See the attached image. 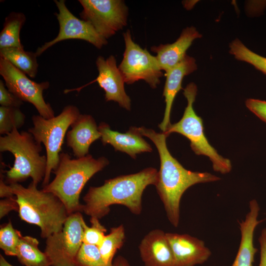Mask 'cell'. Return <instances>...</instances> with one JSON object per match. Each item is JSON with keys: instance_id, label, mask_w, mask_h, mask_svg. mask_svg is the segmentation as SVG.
<instances>
[{"instance_id": "1", "label": "cell", "mask_w": 266, "mask_h": 266, "mask_svg": "<svg viewBox=\"0 0 266 266\" xmlns=\"http://www.w3.org/2000/svg\"><path fill=\"white\" fill-rule=\"evenodd\" d=\"M135 129L141 135L149 138L158 150L160 168L155 186L169 221L177 227L180 200L186 190L196 184L217 181L220 178L209 172L192 171L184 168L169 152L166 143L167 136L165 133H158L144 127Z\"/></svg>"}, {"instance_id": "2", "label": "cell", "mask_w": 266, "mask_h": 266, "mask_svg": "<svg viewBox=\"0 0 266 266\" xmlns=\"http://www.w3.org/2000/svg\"><path fill=\"white\" fill-rule=\"evenodd\" d=\"M158 171L153 167L104 181L99 187H90L83 197L82 212L99 219L107 215L110 206L120 204L136 215L142 211V195L150 185H155Z\"/></svg>"}, {"instance_id": "3", "label": "cell", "mask_w": 266, "mask_h": 266, "mask_svg": "<svg viewBox=\"0 0 266 266\" xmlns=\"http://www.w3.org/2000/svg\"><path fill=\"white\" fill-rule=\"evenodd\" d=\"M109 163L104 157L96 159L91 155L71 159L64 152L60 154V161L53 171V180L42 190L52 193L64 203L68 214L82 212V204L79 198L82 189L89 180L96 173L103 169Z\"/></svg>"}, {"instance_id": "4", "label": "cell", "mask_w": 266, "mask_h": 266, "mask_svg": "<svg viewBox=\"0 0 266 266\" xmlns=\"http://www.w3.org/2000/svg\"><path fill=\"white\" fill-rule=\"evenodd\" d=\"M18 204L20 218L37 226L40 236L47 238L63 229L69 214L62 201L52 193L38 190L31 182L27 187L10 184Z\"/></svg>"}, {"instance_id": "5", "label": "cell", "mask_w": 266, "mask_h": 266, "mask_svg": "<svg viewBox=\"0 0 266 266\" xmlns=\"http://www.w3.org/2000/svg\"><path fill=\"white\" fill-rule=\"evenodd\" d=\"M38 144L29 132H19L14 128L10 133L0 137V151H8L14 157L13 166L6 171L5 182L9 185L23 182L31 177L38 185L45 176L47 158L40 154Z\"/></svg>"}, {"instance_id": "6", "label": "cell", "mask_w": 266, "mask_h": 266, "mask_svg": "<svg viewBox=\"0 0 266 266\" xmlns=\"http://www.w3.org/2000/svg\"><path fill=\"white\" fill-rule=\"evenodd\" d=\"M197 94L196 85L191 82L183 89V95L187 100L183 116L177 123L171 124L165 133L167 136L173 133H180L187 137L191 142L192 150L198 155H204L212 163L213 169L222 174L229 173L232 164L228 159L219 155L206 138L202 119L196 113L193 103Z\"/></svg>"}, {"instance_id": "7", "label": "cell", "mask_w": 266, "mask_h": 266, "mask_svg": "<svg viewBox=\"0 0 266 266\" xmlns=\"http://www.w3.org/2000/svg\"><path fill=\"white\" fill-rule=\"evenodd\" d=\"M80 114L76 106L67 105L58 115L50 119L39 115L33 116V126L29 129L28 132L38 144H43L46 149L47 166L42 187L49 183L51 173L59 165L60 154L67 129Z\"/></svg>"}, {"instance_id": "8", "label": "cell", "mask_w": 266, "mask_h": 266, "mask_svg": "<svg viewBox=\"0 0 266 266\" xmlns=\"http://www.w3.org/2000/svg\"><path fill=\"white\" fill-rule=\"evenodd\" d=\"M85 222L81 212L69 214L63 229L46 238L44 253L51 266H75V259L83 243Z\"/></svg>"}, {"instance_id": "9", "label": "cell", "mask_w": 266, "mask_h": 266, "mask_svg": "<svg viewBox=\"0 0 266 266\" xmlns=\"http://www.w3.org/2000/svg\"><path fill=\"white\" fill-rule=\"evenodd\" d=\"M123 37L125 48L118 67L125 83L132 84L143 80L152 89L156 88L164 74L156 56L135 43L130 30L123 33Z\"/></svg>"}, {"instance_id": "10", "label": "cell", "mask_w": 266, "mask_h": 266, "mask_svg": "<svg viewBox=\"0 0 266 266\" xmlns=\"http://www.w3.org/2000/svg\"><path fill=\"white\" fill-rule=\"evenodd\" d=\"M83 7L79 15L107 39L127 25L128 8L121 0H79Z\"/></svg>"}, {"instance_id": "11", "label": "cell", "mask_w": 266, "mask_h": 266, "mask_svg": "<svg viewBox=\"0 0 266 266\" xmlns=\"http://www.w3.org/2000/svg\"><path fill=\"white\" fill-rule=\"evenodd\" d=\"M0 74L7 89L23 101L32 104L39 115L46 119L55 116L54 111L43 96L44 90L49 86L48 81L35 82L6 60L0 57Z\"/></svg>"}, {"instance_id": "12", "label": "cell", "mask_w": 266, "mask_h": 266, "mask_svg": "<svg viewBox=\"0 0 266 266\" xmlns=\"http://www.w3.org/2000/svg\"><path fill=\"white\" fill-rule=\"evenodd\" d=\"M59 10L55 15L59 22L58 35L53 40L39 47L35 52L37 57L54 44L67 39H81L101 49L107 40L100 35L89 23L75 17L67 8L65 0H54Z\"/></svg>"}, {"instance_id": "13", "label": "cell", "mask_w": 266, "mask_h": 266, "mask_svg": "<svg viewBox=\"0 0 266 266\" xmlns=\"http://www.w3.org/2000/svg\"><path fill=\"white\" fill-rule=\"evenodd\" d=\"M96 64L99 71L96 79L78 88L66 89L64 93L74 91L79 92L86 86L97 82L100 87L103 89L106 101L117 102L121 107L130 110L131 99L125 92V82L119 67L117 66L115 57L111 55L104 59L102 56H100L97 58Z\"/></svg>"}, {"instance_id": "14", "label": "cell", "mask_w": 266, "mask_h": 266, "mask_svg": "<svg viewBox=\"0 0 266 266\" xmlns=\"http://www.w3.org/2000/svg\"><path fill=\"white\" fill-rule=\"evenodd\" d=\"M175 266H195L205 262L211 252L204 242L187 234L166 233Z\"/></svg>"}, {"instance_id": "15", "label": "cell", "mask_w": 266, "mask_h": 266, "mask_svg": "<svg viewBox=\"0 0 266 266\" xmlns=\"http://www.w3.org/2000/svg\"><path fill=\"white\" fill-rule=\"evenodd\" d=\"M140 256L145 266H175L173 254L166 233L154 230L142 239Z\"/></svg>"}, {"instance_id": "16", "label": "cell", "mask_w": 266, "mask_h": 266, "mask_svg": "<svg viewBox=\"0 0 266 266\" xmlns=\"http://www.w3.org/2000/svg\"><path fill=\"white\" fill-rule=\"evenodd\" d=\"M98 129L104 145L109 144L116 151L126 153L133 158L135 159L137 154L152 151L151 146L134 127H131L125 133H121L112 130L109 125L101 122L98 126Z\"/></svg>"}, {"instance_id": "17", "label": "cell", "mask_w": 266, "mask_h": 266, "mask_svg": "<svg viewBox=\"0 0 266 266\" xmlns=\"http://www.w3.org/2000/svg\"><path fill=\"white\" fill-rule=\"evenodd\" d=\"M197 69L195 59L186 54L180 62L166 72V80L163 91L166 107L163 120L159 125L163 133L166 132L171 125L170 116L172 104L178 92L182 89V82L184 77Z\"/></svg>"}, {"instance_id": "18", "label": "cell", "mask_w": 266, "mask_h": 266, "mask_svg": "<svg viewBox=\"0 0 266 266\" xmlns=\"http://www.w3.org/2000/svg\"><path fill=\"white\" fill-rule=\"evenodd\" d=\"M67 132L66 141L76 158L89 154L90 145L101 137L94 118L90 115L80 114Z\"/></svg>"}, {"instance_id": "19", "label": "cell", "mask_w": 266, "mask_h": 266, "mask_svg": "<svg viewBox=\"0 0 266 266\" xmlns=\"http://www.w3.org/2000/svg\"><path fill=\"white\" fill-rule=\"evenodd\" d=\"M201 36L194 27H188L182 31L179 37L172 43L153 46L151 50L156 53L160 67L166 72L182 60L193 41Z\"/></svg>"}, {"instance_id": "20", "label": "cell", "mask_w": 266, "mask_h": 266, "mask_svg": "<svg viewBox=\"0 0 266 266\" xmlns=\"http://www.w3.org/2000/svg\"><path fill=\"white\" fill-rule=\"evenodd\" d=\"M259 205L255 200L249 202V211L244 220L239 223L241 240L238 250L232 266H253L258 249L254 245V234L260 223L258 218Z\"/></svg>"}, {"instance_id": "21", "label": "cell", "mask_w": 266, "mask_h": 266, "mask_svg": "<svg viewBox=\"0 0 266 266\" xmlns=\"http://www.w3.org/2000/svg\"><path fill=\"white\" fill-rule=\"evenodd\" d=\"M38 240L31 236L21 233L16 257L25 266H51L47 256L38 248Z\"/></svg>"}, {"instance_id": "22", "label": "cell", "mask_w": 266, "mask_h": 266, "mask_svg": "<svg viewBox=\"0 0 266 266\" xmlns=\"http://www.w3.org/2000/svg\"><path fill=\"white\" fill-rule=\"evenodd\" d=\"M0 57L30 77L34 78L37 74L38 64L35 53L25 51L24 48H6L0 49Z\"/></svg>"}, {"instance_id": "23", "label": "cell", "mask_w": 266, "mask_h": 266, "mask_svg": "<svg viewBox=\"0 0 266 266\" xmlns=\"http://www.w3.org/2000/svg\"><path fill=\"white\" fill-rule=\"evenodd\" d=\"M26 20L25 15L21 12H11L5 18L0 33V49L23 48L20 39V33Z\"/></svg>"}, {"instance_id": "24", "label": "cell", "mask_w": 266, "mask_h": 266, "mask_svg": "<svg viewBox=\"0 0 266 266\" xmlns=\"http://www.w3.org/2000/svg\"><path fill=\"white\" fill-rule=\"evenodd\" d=\"M125 240V228L123 225L111 228L99 246L101 256L108 266H112L114 256L123 246Z\"/></svg>"}, {"instance_id": "25", "label": "cell", "mask_w": 266, "mask_h": 266, "mask_svg": "<svg viewBox=\"0 0 266 266\" xmlns=\"http://www.w3.org/2000/svg\"><path fill=\"white\" fill-rule=\"evenodd\" d=\"M230 53L238 60L248 63L266 75V57L250 50L236 38L230 44Z\"/></svg>"}, {"instance_id": "26", "label": "cell", "mask_w": 266, "mask_h": 266, "mask_svg": "<svg viewBox=\"0 0 266 266\" xmlns=\"http://www.w3.org/2000/svg\"><path fill=\"white\" fill-rule=\"evenodd\" d=\"M26 116L19 108L0 107V133L7 134L14 128L19 129L25 122Z\"/></svg>"}, {"instance_id": "27", "label": "cell", "mask_w": 266, "mask_h": 266, "mask_svg": "<svg viewBox=\"0 0 266 266\" xmlns=\"http://www.w3.org/2000/svg\"><path fill=\"white\" fill-rule=\"evenodd\" d=\"M75 266H108L98 246L83 243L75 259Z\"/></svg>"}, {"instance_id": "28", "label": "cell", "mask_w": 266, "mask_h": 266, "mask_svg": "<svg viewBox=\"0 0 266 266\" xmlns=\"http://www.w3.org/2000/svg\"><path fill=\"white\" fill-rule=\"evenodd\" d=\"M21 232L15 230L10 221L0 227V248L7 256H16Z\"/></svg>"}, {"instance_id": "29", "label": "cell", "mask_w": 266, "mask_h": 266, "mask_svg": "<svg viewBox=\"0 0 266 266\" xmlns=\"http://www.w3.org/2000/svg\"><path fill=\"white\" fill-rule=\"evenodd\" d=\"M91 226L88 227L85 223L84 225L83 243L98 246L102 243L107 230L95 217H91Z\"/></svg>"}, {"instance_id": "30", "label": "cell", "mask_w": 266, "mask_h": 266, "mask_svg": "<svg viewBox=\"0 0 266 266\" xmlns=\"http://www.w3.org/2000/svg\"><path fill=\"white\" fill-rule=\"evenodd\" d=\"M0 104L1 106L20 108L23 101L11 93L0 80Z\"/></svg>"}, {"instance_id": "31", "label": "cell", "mask_w": 266, "mask_h": 266, "mask_svg": "<svg viewBox=\"0 0 266 266\" xmlns=\"http://www.w3.org/2000/svg\"><path fill=\"white\" fill-rule=\"evenodd\" d=\"M245 104L252 112L266 123V101L249 99L246 100Z\"/></svg>"}, {"instance_id": "32", "label": "cell", "mask_w": 266, "mask_h": 266, "mask_svg": "<svg viewBox=\"0 0 266 266\" xmlns=\"http://www.w3.org/2000/svg\"><path fill=\"white\" fill-rule=\"evenodd\" d=\"M19 206L16 198L14 197L3 198L0 200V218L1 219L11 211L18 212Z\"/></svg>"}, {"instance_id": "33", "label": "cell", "mask_w": 266, "mask_h": 266, "mask_svg": "<svg viewBox=\"0 0 266 266\" xmlns=\"http://www.w3.org/2000/svg\"><path fill=\"white\" fill-rule=\"evenodd\" d=\"M260 259L259 266H266V228L262 230L259 238Z\"/></svg>"}, {"instance_id": "34", "label": "cell", "mask_w": 266, "mask_h": 266, "mask_svg": "<svg viewBox=\"0 0 266 266\" xmlns=\"http://www.w3.org/2000/svg\"><path fill=\"white\" fill-rule=\"evenodd\" d=\"M0 171V197L2 198H9L15 196L13 194L12 189L10 185H7L5 181H4V176L3 175V169Z\"/></svg>"}, {"instance_id": "35", "label": "cell", "mask_w": 266, "mask_h": 266, "mask_svg": "<svg viewBox=\"0 0 266 266\" xmlns=\"http://www.w3.org/2000/svg\"><path fill=\"white\" fill-rule=\"evenodd\" d=\"M112 266H130V265L124 257L119 256L113 260Z\"/></svg>"}, {"instance_id": "36", "label": "cell", "mask_w": 266, "mask_h": 266, "mask_svg": "<svg viewBox=\"0 0 266 266\" xmlns=\"http://www.w3.org/2000/svg\"><path fill=\"white\" fill-rule=\"evenodd\" d=\"M0 266H14L10 264L7 260L4 258V257L0 255Z\"/></svg>"}]
</instances>
